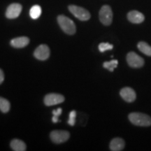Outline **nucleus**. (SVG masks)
Masks as SVG:
<instances>
[{
    "mask_svg": "<svg viewBox=\"0 0 151 151\" xmlns=\"http://www.w3.org/2000/svg\"><path fill=\"white\" fill-rule=\"evenodd\" d=\"M129 121L136 126L149 127L151 125V117L143 113L134 112L129 113L128 116Z\"/></svg>",
    "mask_w": 151,
    "mask_h": 151,
    "instance_id": "f257e3e1",
    "label": "nucleus"
},
{
    "mask_svg": "<svg viewBox=\"0 0 151 151\" xmlns=\"http://www.w3.org/2000/svg\"><path fill=\"white\" fill-rule=\"evenodd\" d=\"M58 22L60 27L66 34L69 35H73L76 31V27L74 22L68 17L64 15H60L58 17Z\"/></svg>",
    "mask_w": 151,
    "mask_h": 151,
    "instance_id": "f03ea898",
    "label": "nucleus"
},
{
    "mask_svg": "<svg viewBox=\"0 0 151 151\" xmlns=\"http://www.w3.org/2000/svg\"><path fill=\"white\" fill-rule=\"evenodd\" d=\"M99 20L106 26H109L113 21V11L109 5H104L99 13Z\"/></svg>",
    "mask_w": 151,
    "mask_h": 151,
    "instance_id": "7ed1b4c3",
    "label": "nucleus"
},
{
    "mask_svg": "<svg viewBox=\"0 0 151 151\" xmlns=\"http://www.w3.org/2000/svg\"><path fill=\"white\" fill-rule=\"evenodd\" d=\"M69 10L76 18H78V20H82V21H87V20H90V17H91L89 11L86 10V9L78 6H69Z\"/></svg>",
    "mask_w": 151,
    "mask_h": 151,
    "instance_id": "20e7f679",
    "label": "nucleus"
},
{
    "mask_svg": "<svg viewBox=\"0 0 151 151\" xmlns=\"http://www.w3.org/2000/svg\"><path fill=\"white\" fill-rule=\"evenodd\" d=\"M127 62L129 67L134 69L142 67L145 64V61L143 58L139 56L134 52H129L127 55Z\"/></svg>",
    "mask_w": 151,
    "mask_h": 151,
    "instance_id": "39448f33",
    "label": "nucleus"
},
{
    "mask_svg": "<svg viewBox=\"0 0 151 151\" xmlns=\"http://www.w3.org/2000/svg\"><path fill=\"white\" fill-rule=\"evenodd\" d=\"M70 134L64 130H54L50 134V139L55 143H62L69 139Z\"/></svg>",
    "mask_w": 151,
    "mask_h": 151,
    "instance_id": "423d86ee",
    "label": "nucleus"
},
{
    "mask_svg": "<svg viewBox=\"0 0 151 151\" xmlns=\"http://www.w3.org/2000/svg\"><path fill=\"white\" fill-rule=\"evenodd\" d=\"M65 98L63 95L60 94L56 93H50L47 94L44 97V104L46 106H54L59 104L65 101Z\"/></svg>",
    "mask_w": 151,
    "mask_h": 151,
    "instance_id": "0eeeda50",
    "label": "nucleus"
},
{
    "mask_svg": "<svg viewBox=\"0 0 151 151\" xmlns=\"http://www.w3.org/2000/svg\"><path fill=\"white\" fill-rule=\"evenodd\" d=\"M22 11V6L18 3L10 4L6 11V17L9 19L17 18Z\"/></svg>",
    "mask_w": 151,
    "mask_h": 151,
    "instance_id": "6e6552de",
    "label": "nucleus"
},
{
    "mask_svg": "<svg viewBox=\"0 0 151 151\" xmlns=\"http://www.w3.org/2000/svg\"><path fill=\"white\" fill-rule=\"evenodd\" d=\"M34 55L37 60H46L50 56V49L47 45L42 44L36 48Z\"/></svg>",
    "mask_w": 151,
    "mask_h": 151,
    "instance_id": "1a4fd4ad",
    "label": "nucleus"
},
{
    "mask_svg": "<svg viewBox=\"0 0 151 151\" xmlns=\"http://www.w3.org/2000/svg\"><path fill=\"white\" fill-rule=\"evenodd\" d=\"M120 94L122 99L128 103L133 102L137 98V94H136L135 91L129 87H125V88L121 89L120 92Z\"/></svg>",
    "mask_w": 151,
    "mask_h": 151,
    "instance_id": "9d476101",
    "label": "nucleus"
},
{
    "mask_svg": "<svg viewBox=\"0 0 151 151\" xmlns=\"http://www.w3.org/2000/svg\"><path fill=\"white\" fill-rule=\"evenodd\" d=\"M127 19L134 24H140L144 21L145 16L142 13L138 11H131L127 14Z\"/></svg>",
    "mask_w": 151,
    "mask_h": 151,
    "instance_id": "9b49d317",
    "label": "nucleus"
},
{
    "mask_svg": "<svg viewBox=\"0 0 151 151\" xmlns=\"http://www.w3.org/2000/svg\"><path fill=\"white\" fill-rule=\"evenodd\" d=\"M29 43V39L27 37H20L15 38L11 41V46L16 48H21L27 46Z\"/></svg>",
    "mask_w": 151,
    "mask_h": 151,
    "instance_id": "f8f14e48",
    "label": "nucleus"
},
{
    "mask_svg": "<svg viewBox=\"0 0 151 151\" xmlns=\"http://www.w3.org/2000/svg\"><path fill=\"white\" fill-rule=\"evenodd\" d=\"M125 146V142L121 138L116 137L112 139L110 143V150L112 151L122 150Z\"/></svg>",
    "mask_w": 151,
    "mask_h": 151,
    "instance_id": "ddd939ff",
    "label": "nucleus"
},
{
    "mask_svg": "<svg viewBox=\"0 0 151 151\" xmlns=\"http://www.w3.org/2000/svg\"><path fill=\"white\" fill-rule=\"evenodd\" d=\"M10 146L11 148L15 151H25L27 149L25 143L19 139H14L11 141Z\"/></svg>",
    "mask_w": 151,
    "mask_h": 151,
    "instance_id": "4468645a",
    "label": "nucleus"
},
{
    "mask_svg": "<svg viewBox=\"0 0 151 151\" xmlns=\"http://www.w3.org/2000/svg\"><path fill=\"white\" fill-rule=\"evenodd\" d=\"M138 49L142 53L145 54L147 56L151 57V46L145 41H140L137 44Z\"/></svg>",
    "mask_w": 151,
    "mask_h": 151,
    "instance_id": "2eb2a0df",
    "label": "nucleus"
},
{
    "mask_svg": "<svg viewBox=\"0 0 151 151\" xmlns=\"http://www.w3.org/2000/svg\"><path fill=\"white\" fill-rule=\"evenodd\" d=\"M41 12V8L40 6L39 5H35L30 9L29 11V16L32 18L34 19V20H36V19L39 18L40 17Z\"/></svg>",
    "mask_w": 151,
    "mask_h": 151,
    "instance_id": "dca6fc26",
    "label": "nucleus"
},
{
    "mask_svg": "<svg viewBox=\"0 0 151 151\" xmlns=\"http://www.w3.org/2000/svg\"><path fill=\"white\" fill-rule=\"evenodd\" d=\"M11 108L10 102L5 98L0 97V111L2 113H8Z\"/></svg>",
    "mask_w": 151,
    "mask_h": 151,
    "instance_id": "f3484780",
    "label": "nucleus"
},
{
    "mask_svg": "<svg viewBox=\"0 0 151 151\" xmlns=\"http://www.w3.org/2000/svg\"><path fill=\"white\" fill-rule=\"evenodd\" d=\"M118 61L117 60H112L109 62H104L103 67L105 68V69H108L109 71H110L112 72L114 70V69L118 67Z\"/></svg>",
    "mask_w": 151,
    "mask_h": 151,
    "instance_id": "a211bd4d",
    "label": "nucleus"
},
{
    "mask_svg": "<svg viewBox=\"0 0 151 151\" xmlns=\"http://www.w3.org/2000/svg\"><path fill=\"white\" fill-rule=\"evenodd\" d=\"M113 46L109 43H101L99 45V50L101 52H104L106 50H112Z\"/></svg>",
    "mask_w": 151,
    "mask_h": 151,
    "instance_id": "6ab92c4d",
    "label": "nucleus"
},
{
    "mask_svg": "<svg viewBox=\"0 0 151 151\" xmlns=\"http://www.w3.org/2000/svg\"><path fill=\"white\" fill-rule=\"evenodd\" d=\"M76 112L75 111H71L69 113V118L68 120V124L71 126H73L76 124Z\"/></svg>",
    "mask_w": 151,
    "mask_h": 151,
    "instance_id": "aec40b11",
    "label": "nucleus"
},
{
    "mask_svg": "<svg viewBox=\"0 0 151 151\" xmlns=\"http://www.w3.org/2000/svg\"><path fill=\"white\" fill-rule=\"evenodd\" d=\"M62 109L59 108V109H56V110L52 111V114H53L54 116L58 117V118H59V116L62 114Z\"/></svg>",
    "mask_w": 151,
    "mask_h": 151,
    "instance_id": "412c9836",
    "label": "nucleus"
},
{
    "mask_svg": "<svg viewBox=\"0 0 151 151\" xmlns=\"http://www.w3.org/2000/svg\"><path fill=\"white\" fill-rule=\"evenodd\" d=\"M4 80V74L3 71L0 69V84L2 83Z\"/></svg>",
    "mask_w": 151,
    "mask_h": 151,
    "instance_id": "4be33fe9",
    "label": "nucleus"
},
{
    "mask_svg": "<svg viewBox=\"0 0 151 151\" xmlns=\"http://www.w3.org/2000/svg\"><path fill=\"white\" fill-rule=\"evenodd\" d=\"M52 122H54V123H57V122H59V118H58V117H56V116H52Z\"/></svg>",
    "mask_w": 151,
    "mask_h": 151,
    "instance_id": "5701e85b",
    "label": "nucleus"
}]
</instances>
